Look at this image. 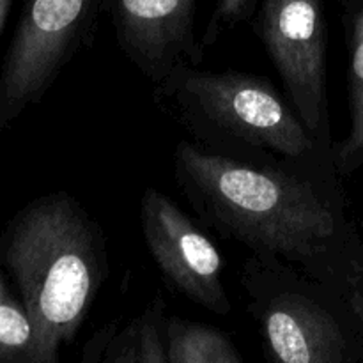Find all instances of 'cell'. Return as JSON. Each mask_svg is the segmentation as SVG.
Returning a JSON list of instances; mask_svg holds the SVG:
<instances>
[{
	"label": "cell",
	"mask_w": 363,
	"mask_h": 363,
	"mask_svg": "<svg viewBox=\"0 0 363 363\" xmlns=\"http://www.w3.org/2000/svg\"><path fill=\"white\" fill-rule=\"evenodd\" d=\"M255 30L301 123L325 147L330 137L325 0H261Z\"/></svg>",
	"instance_id": "cell-6"
},
{
	"label": "cell",
	"mask_w": 363,
	"mask_h": 363,
	"mask_svg": "<svg viewBox=\"0 0 363 363\" xmlns=\"http://www.w3.org/2000/svg\"><path fill=\"white\" fill-rule=\"evenodd\" d=\"M167 305L152 298L145 311L124 328L108 325L89 342L84 360L105 363H169L165 326Z\"/></svg>",
	"instance_id": "cell-9"
},
{
	"label": "cell",
	"mask_w": 363,
	"mask_h": 363,
	"mask_svg": "<svg viewBox=\"0 0 363 363\" xmlns=\"http://www.w3.org/2000/svg\"><path fill=\"white\" fill-rule=\"evenodd\" d=\"M108 2H110V0H106V4H105V11L108 9Z\"/></svg>",
	"instance_id": "cell-17"
},
{
	"label": "cell",
	"mask_w": 363,
	"mask_h": 363,
	"mask_svg": "<svg viewBox=\"0 0 363 363\" xmlns=\"http://www.w3.org/2000/svg\"><path fill=\"white\" fill-rule=\"evenodd\" d=\"M169 363H241L245 360L222 330L181 318H167Z\"/></svg>",
	"instance_id": "cell-10"
},
{
	"label": "cell",
	"mask_w": 363,
	"mask_h": 363,
	"mask_svg": "<svg viewBox=\"0 0 363 363\" xmlns=\"http://www.w3.org/2000/svg\"><path fill=\"white\" fill-rule=\"evenodd\" d=\"M145 247L165 282L216 315L233 311L223 284V259L194 220L158 188H145L138 206Z\"/></svg>",
	"instance_id": "cell-7"
},
{
	"label": "cell",
	"mask_w": 363,
	"mask_h": 363,
	"mask_svg": "<svg viewBox=\"0 0 363 363\" xmlns=\"http://www.w3.org/2000/svg\"><path fill=\"white\" fill-rule=\"evenodd\" d=\"M254 4L255 0H218L201 38L202 45H213L220 35L248 20L254 13Z\"/></svg>",
	"instance_id": "cell-13"
},
{
	"label": "cell",
	"mask_w": 363,
	"mask_h": 363,
	"mask_svg": "<svg viewBox=\"0 0 363 363\" xmlns=\"http://www.w3.org/2000/svg\"><path fill=\"white\" fill-rule=\"evenodd\" d=\"M121 52L160 84L179 66H199L204 45L195 34L197 0H110Z\"/></svg>",
	"instance_id": "cell-8"
},
{
	"label": "cell",
	"mask_w": 363,
	"mask_h": 363,
	"mask_svg": "<svg viewBox=\"0 0 363 363\" xmlns=\"http://www.w3.org/2000/svg\"><path fill=\"white\" fill-rule=\"evenodd\" d=\"M264 357L279 363L363 360V321L350 298L272 257L252 254L240 272Z\"/></svg>",
	"instance_id": "cell-4"
},
{
	"label": "cell",
	"mask_w": 363,
	"mask_h": 363,
	"mask_svg": "<svg viewBox=\"0 0 363 363\" xmlns=\"http://www.w3.org/2000/svg\"><path fill=\"white\" fill-rule=\"evenodd\" d=\"M339 176L335 155L257 163L191 140L174 149V179L206 225L351 298L363 289V247Z\"/></svg>",
	"instance_id": "cell-1"
},
{
	"label": "cell",
	"mask_w": 363,
	"mask_h": 363,
	"mask_svg": "<svg viewBox=\"0 0 363 363\" xmlns=\"http://www.w3.org/2000/svg\"><path fill=\"white\" fill-rule=\"evenodd\" d=\"M11 4H13V0H0V30H2L4 23H6V18L7 14H9Z\"/></svg>",
	"instance_id": "cell-15"
},
{
	"label": "cell",
	"mask_w": 363,
	"mask_h": 363,
	"mask_svg": "<svg viewBox=\"0 0 363 363\" xmlns=\"http://www.w3.org/2000/svg\"><path fill=\"white\" fill-rule=\"evenodd\" d=\"M351 38H353L350 64L351 128L347 137L333 151L340 176H350L363 165V0L354 16Z\"/></svg>",
	"instance_id": "cell-11"
},
{
	"label": "cell",
	"mask_w": 363,
	"mask_h": 363,
	"mask_svg": "<svg viewBox=\"0 0 363 363\" xmlns=\"http://www.w3.org/2000/svg\"><path fill=\"white\" fill-rule=\"evenodd\" d=\"M106 0H25L0 73V135L38 105L84 45Z\"/></svg>",
	"instance_id": "cell-5"
},
{
	"label": "cell",
	"mask_w": 363,
	"mask_h": 363,
	"mask_svg": "<svg viewBox=\"0 0 363 363\" xmlns=\"http://www.w3.org/2000/svg\"><path fill=\"white\" fill-rule=\"evenodd\" d=\"M351 305H353V308L357 311V314L360 315V319L363 321V289L358 291V293H354L353 296L350 298Z\"/></svg>",
	"instance_id": "cell-14"
},
{
	"label": "cell",
	"mask_w": 363,
	"mask_h": 363,
	"mask_svg": "<svg viewBox=\"0 0 363 363\" xmlns=\"http://www.w3.org/2000/svg\"><path fill=\"white\" fill-rule=\"evenodd\" d=\"M0 362L35 363V330L23 303L0 293Z\"/></svg>",
	"instance_id": "cell-12"
},
{
	"label": "cell",
	"mask_w": 363,
	"mask_h": 363,
	"mask_svg": "<svg viewBox=\"0 0 363 363\" xmlns=\"http://www.w3.org/2000/svg\"><path fill=\"white\" fill-rule=\"evenodd\" d=\"M0 264L20 291L35 330V363L59 362L108 273L101 225L66 191L41 195L0 234Z\"/></svg>",
	"instance_id": "cell-2"
},
{
	"label": "cell",
	"mask_w": 363,
	"mask_h": 363,
	"mask_svg": "<svg viewBox=\"0 0 363 363\" xmlns=\"http://www.w3.org/2000/svg\"><path fill=\"white\" fill-rule=\"evenodd\" d=\"M2 291H6V289H4V286H2V282H0V293H2Z\"/></svg>",
	"instance_id": "cell-16"
},
{
	"label": "cell",
	"mask_w": 363,
	"mask_h": 363,
	"mask_svg": "<svg viewBox=\"0 0 363 363\" xmlns=\"http://www.w3.org/2000/svg\"><path fill=\"white\" fill-rule=\"evenodd\" d=\"M155 98L195 144L245 162H305L333 155L266 77L179 66L155 84Z\"/></svg>",
	"instance_id": "cell-3"
}]
</instances>
